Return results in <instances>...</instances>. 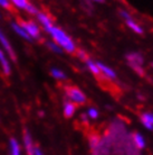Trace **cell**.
Segmentation results:
<instances>
[{
    "label": "cell",
    "instance_id": "27",
    "mask_svg": "<svg viewBox=\"0 0 153 155\" xmlns=\"http://www.w3.org/2000/svg\"><path fill=\"white\" fill-rule=\"evenodd\" d=\"M121 16H122L124 19H129L131 17V15L129 14L127 12H125V10H123V12H121Z\"/></svg>",
    "mask_w": 153,
    "mask_h": 155
},
{
    "label": "cell",
    "instance_id": "30",
    "mask_svg": "<svg viewBox=\"0 0 153 155\" xmlns=\"http://www.w3.org/2000/svg\"><path fill=\"white\" fill-rule=\"evenodd\" d=\"M0 18H1V14H0Z\"/></svg>",
    "mask_w": 153,
    "mask_h": 155
},
{
    "label": "cell",
    "instance_id": "18",
    "mask_svg": "<svg viewBox=\"0 0 153 155\" xmlns=\"http://www.w3.org/2000/svg\"><path fill=\"white\" fill-rule=\"evenodd\" d=\"M133 142L135 144V146L140 150L145 147V140H144L143 135H141L140 133H135L133 135Z\"/></svg>",
    "mask_w": 153,
    "mask_h": 155
},
{
    "label": "cell",
    "instance_id": "31",
    "mask_svg": "<svg viewBox=\"0 0 153 155\" xmlns=\"http://www.w3.org/2000/svg\"><path fill=\"white\" fill-rule=\"evenodd\" d=\"M152 66H153V63H152Z\"/></svg>",
    "mask_w": 153,
    "mask_h": 155
},
{
    "label": "cell",
    "instance_id": "6",
    "mask_svg": "<svg viewBox=\"0 0 153 155\" xmlns=\"http://www.w3.org/2000/svg\"><path fill=\"white\" fill-rule=\"evenodd\" d=\"M0 69L5 75L11 74V61L10 58L6 54V52L0 48Z\"/></svg>",
    "mask_w": 153,
    "mask_h": 155
},
{
    "label": "cell",
    "instance_id": "21",
    "mask_svg": "<svg viewBox=\"0 0 153 155\" xmlns=\"http://www.w3.org/2000/svg\"><path fill=\"white\" fill-rule=\"evenodd\" d=\"M25 12H27L29 15H31V16H36L37 15V12H38V10H37V8L35 7L33 4H29V6L26 8V10H25Z\"/></svg>",
    "mask_w": 153,
    "mask_h": 155
},
{
    "label": "cell",
    "instance_id": "28",
    "mask_svg": "<svg viewBox=\"0 0 153 155\" xmlns=\"http://www.w3.org/2000/svg\"><path fill=\"white\" fill-rule=\"evenodd\" d=\"M88 1H92V2H98V4H101V2H103L104 0H88Z\"/></svg>",
    "mask_w": 153,
    "mask_h": 155
},
{
    "label": "cell",
    "instance_id": "3",
    "mask_svg": "<svg viewBox=\"0 0 153 155\" xmlns=\"http://www.w3.org/2000/svg\"><path fill=\"white\" fill-rule=\"evenodd\" d=\"M23 28L27 33V35L29 36L30 41H36L42 37V28L34 20H21L20 21Z\"/></svg>",
    "mask_w": 153,
    "mask_h": 155
},
{
    "label": "cell",
    "instance_id": "10",
    "mask_svg": "<svg viewBox=\"0 0 153 155\" xmlns=\"http://www.w3.org/2000/svg\"><path fill=\"white\" fill-rule=\"evenodd\" d=\"M10 26H11V29L14 31V33H15L16 35L19 36L20 38L25 39V41H30L29 36L27 35V33L25 31V29L23 28V26H21L20 21H18V20H16V21H11Z\"/></svg>",
    "mask_w": 153,
    "mask_h": 155
},
{
    "label": "cell",
    "instance_id": "20",
    "mask_svg": "<svg viewBox=\"0 0 153 155\" xmlns=\"http://www.w3.org/2000/svg\"><path fill=\"white\" fill-rule=\"evenodd\" d=\"M86 115H87V117L89 118V119H96V118L98 117V110H97L96 108L91 107V108H88Z\"/></svg>",
    "mask_w": 153,
    "mask_h": 155
},
{
    "label": "cell",
    "instance_id": "8",
    "mask_svg": "<svg viewBox=\"0 0 153 155\" xmlns=\"http://www.w3.org/2000/svg\"><path fill=\"white\" fill-rule=\"evenodd\" d=\"M23 147L25 148V151L29 155L33 154L34 150L36 148V145L34 143V138L31 136L29 130H25L23 135Z\"/></svg>",
    "mask_w": 153,
    "mask_h": 155
},
{
    "label": "cell",
    "instance_id": "25",
    "mask_svg": "<svg viewBox=\"0 0 153 155\" xmlns=\"http://www.w3.org/2000/svg\"><path fill=\"white\" fill-rule=\"evenodd\" d=\"M31 155H44V153L42 152V150L40 148H38L37 146H36V148L34 150V152H33V154Z\"/></svg>",
    "mask_w": 153,
    "mask_h": 155
},
{
    "label": "cell",
    "instance_id": "9",
    "mask_svg": "<svg viewBox=\"0 0 153 155\" xmlns=\"http://www.w3.org/2000/svg\"><path fill=\"white\" fill-rule=\"evenodd\" d=\"M8 150H9V155H23V150L21 145L16 138H10L8 142Z\"/></svg>",
    "mask_w": 153,
    "mask_h": 155
},
{
    "label": "cell",
    "instance_id": "2",
    "mask_svg": "<svg viewBox=\"0 0 153 155\" xmlns=\"http://www.w3.org/2000/svg\"><path fill=\"white\" fill-rule=\"evenodd\" d=\"M65 94L68 101L73 102L75 105H84L86 102V96L85 93L80 89L76 87H66L65 88Z\"/></svg>",
    "mask_w": 153,
    "mask_h": 155
},
{
    "label": "cell",
    "instance_id": "4",
    "mask_svg": "<svg viewBox=\"0 0 153 155\" xmlns=\"http://www.w3.org/2000/svg\"><path fill=\"white\" fill-rule=\"evenodd\" d=\"M0 48L6 52V54L10 58V60H16V53H15V50H14V47H12L11 43L8 38V36L6 35V33L2 31V28L0 27Z\"/></svg>",
    "mask_w": 153,
    "mask_h": 155
},
{
    "label": "cell",
    "instance_id": "7",
    "mask_svg": "<svg viewBox=\"0 0 153 155\" xmlns=\"http://www.w3.org/2000/svg\"><path fill=\"white\" fill-rule=\"evenodd\" d=\"M36 18H37V23H38V25L40 26V28H42L44 31H46L54 25L53 19L50 18L49 15H47L46 12H38L37 15H36Z\"/></svg>",
    "mask_w": 153,
    "mask_h": 155
},
{
    "label": "cell",
    "instance_id": "13",
    "mask_svg": "<svg viewBox=\"0 0 153 155\" xmlns=\"http://www.w3.org/2000/svg\"><path fill=\"white\" fill-rule=\"evenodd\" d=\"M141 121H142V124H143V126H144L146 129L152 130L153 129V113L142 114Z\"/></svg>",
    "mask_w": 153,
    "mask_h": 155
},
{
    "label": "cell",
    "instance_id": "24",
    "mask_svg": "<svg viewBox=\"0 0 153 155\" xmlns=\"http://www.w3.org/2000/svg\"><path fill=\"white\" fill-rule=\"evenodd\" d=\"M77 54H78L80 58H82V60H85V61L87 60V55H86V53H85L84 51H78V53H77Z\"/></svg>",
    "mask_w": 153,
    "mask_h": 155
},
{
    "label": "cell",
    "instance_id": "12",
    "mask_svg": "<svg viewBox=\"0 0 153 155\" xmlns=\"http://www.w3.org/2000/svg\"><path fill=\"white\" fill-rule=\"evenodd\" d=\"M63 113L66 118H72L76 113V105L67 100L63 105Z\"/></svg>",
    "mask_w": 153,
    "mask_h": 155
},
{
    "label": "cell",
    "instance_id": "15",
    "mask_svg": "<svg viewBox=\"0 0 153 155\" xmlns=\"http://www.w3.org/2000/svg\"><path fill=\"white\" fill-rule=\"evenodd\" d=\"M9 1L12 7H15L18 10H26V8L30 4L28 0H9Z\"/></svg>",
    "mask_w": 153,
    "mask_h": 155
},
{
    "label": "cell",
    "instance_id": "16",
    "mask_svg": "<svg viewBox=\"0 0 153 155\" xmlns=\"http://www.w3.org/2000/svg\"><path fill=\"white\" fill-rule=\"evenodd\" d=\"M125 23H126V25L129 26V28H131L134 33H136V34H142V33H143V28H142L135 20L132 19V17H130L129 19H125Z\"/></svg>",
    "mask_w": 153,
    "mask_h": 155
},
{
    "label": "cell",
    "instance_id": "23",
    "mask_svg": "<svg viewBox=\"0 0 153 155\" xmlns=\"http://www.w3.org/2000/svg\"><path fill=\"white\" fill-rule=\"evenodd\" d=\"M97 142H98V138H97L96 136H92V137H91V146H92L93 148L97 145Z\"/></svg>",
    "mask_w": 153,
    "mask_h": 155
},
{
    "label": "cell",
    "instance_id": "26",
    "mask_svg": "<svg viewBox=\"0 0 153 155\" xmlns=\"http://www.w3.org/2000/svg\"><path fill=\"white\" fill-rule=\"evenodd\" d=\"M80 120H82L83 123H85V124H87L88 120H89V118L87 117V115H86V114H83V115L80 116Z\"/></svg>",
    "mask_w": 153,
    "mask_h": 155
},
{
    "label": "cell",
    "instance_id": "29",
    "mask_svg": "<svg viewBox=\"0 0 153 155\" xmlns=\"http://www.w3.org/2000/svg\"><path fill=\"white\" fill-rule=\"evenodd\" d=\"M39 115H40V117H42L44 116V113H42V111H39Z\"/></svg>",
    "mask_w": 153,
    "mask_h": 155
},
{
    "label": "cell",
    "instance_id": "14",
    "mask_svg": "<svg viewBox=\"0 0 153 155\" xmlns=\"http://www.w3.org/2000/svg\"><path fill=\"white\" fill-rule=\"evenodd\" d=\"M50 75L55 80H57V81H64V80H66V78H67L65 72L61 70V69H58V68H53L50 70Z\"/></svg>",
    "mask_w": 153,
    "mask_h": 155
},
{
    "label": "cell",
    "instance_id": "5",
    "mask_svg": "<svg viewBox=\"0 0 153 155\" xmlns=\"http://www.w3.org/2000/svg\"><path fill=\"white\" fill-rule=\"evenodd\" d=\"M126 58L134 70L139 72V73H143V69H142L143 58H142V55L140 53H130V54L126 55Z\"/></svg>",
    "mask_w": 153,
    "mask_h": 155
},
{
    "label": "cell",
    "instance_id": "17",
    "mask_svg": "<svg viewBox=\"0 0 153 155\" xmlns=\"http://www.w3.org/2000/svg\"><path fill=\"white\" fill-rule=\"evenodd\" d=\"M85 62H86V66H87V69L91 71L94 75H100L101 71H100V68H98V64H97V62H94V61H92V60H88V58L85 61Z\"/></svg>",
    "mask_w": 153,
    "mask_h": 155
},
{
    "label": "cell",
    "instance_id": "22",
    "mask_svg": "<svg viewBox=\"0 0 153 155\" xmlns=\"http://www.w3.org/2000/svg\"><path fill=\"white\" fill-rule=\"evenodd\" d=\"M10 7H11V5H10L9 0H0V8H2V9H9Z\"/></svg>",
    "mask_w": 153,
    "mask_h": 155
},
{
    "label": "cell",
    "instance_id": "19",
    "mask_svg": "<svg viewBox=\"0 0 153 155\" xmlns=\"http://www.w3.org/2000/svg\"><path fill=\"white\" fill-rule=\"evenodd\" d=\"M47 46H48V48H49L52 52L56 53V54H61V52H63V50H61V47L58 46V45L55 42H53V41H50V42H47Z\"/></svg>",
    "mask_w": 153,
    "mask_h": 155
},
{
    "label": "cell",
    "instance_id": "11",
    "mask_svg": "<svg viewBox=\"0 0 153 155\" xmlns=\"http://www.w3.org/2000/svg\"><path fill=\"white\" fill-rule=\"evenodd\" d=\"M97 64H98V68H100L101 74H103L105 78L112 79V80H114L115 78H116V73H115V71L112 68H110L108 65L101 62H97Z\"/></svg>",
    "mask_w": 153,
    "mask_h": 155
},
{
    "label": "cell",
    "instance_id": "1",
    "mask_svg": "<svg viewBox=\"0 0 153 155\" xmlns=\"http://www.w3.org/2000/svg\"><path fill=\"white\" fill-rule=\"evenodd\" d=\"M47 33L50 35L53 42L56 43L63 51H65L67 53H75L76 52V44L64 29L53 25L47 31Z\"/></svg>",
    "mask_w": 153,
    "mask_h": 155
}]
</instances>
